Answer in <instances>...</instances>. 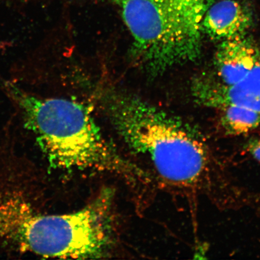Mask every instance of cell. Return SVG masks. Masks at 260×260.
I'll return each instance as SVG.
<instances>
[{"instance_id":"cell-8","label":"cell","mask_w":260,"mask_h":260,"mask_svg":"<svg viewBox=\"0 0 260 260\" xmlns=\"http://www.w3.org/2000/svg\"><path fill=\"white\" fill-rule=\"evenodd\" d=\"M220 110L222 111V125L228 134H246L260 124L259 114L246 107L231 105Z\"/></svg>"},{"instance_id":"cell-5","label":"cell","mask_w":260,"mask_h":260,"mask_svg":"<svg viewBox=\"0 0 260 260\" xmlns=\"http://www.w3.org/2000/svg\"><path fill=\"white\" fill-rule=\"evenodd\" d=\"M193 92L197 102L203 106L220 109L227 105H237L260 115V60L237 83L225 85L212 78H206L196 81Z\"/></svg>"},{"instance_id":"cell-3","label":"cell","mask_w":260,"mask_h":260,"mask_svg":"<svg viewBox=\"0 0 260 260\" xmlns=\"http://www.w3.org/2000/svg\"><path fill=\"white\" fill-rule=\"evenodd\" d=\"M214 0H121L136 62L156 76L194 61L202 50L204 16Z\"/></svg>"},{"instance_id":"cell-7","label":"cell","mask_w":260,"mask_h":260,"mask_svg":"<svg viewBox=\"0 0 260 260\" xmlns=\"http://www.w3.org/2000/svg\"><path fill=\"white\" fill-rule=\"evenodd\" d=\"M253 22L251 11L237 0L214 2L203 20V34L211 40L222 42L245 35Z\"/></svg>"},{"instance_id":"cell-6","label":"cell","mask_w":260,"mask_h":260,"mask_svg":"<svg viewBox=\"0 0 260 260\" xmlns=\"http://www.w3.org/2000/svg\"><path fill=\"white\" fill-rule=\"evenodd\" d=\"M260 60V51L247 34L220 42L214 57L216 79L232 85L247 76Z\"/></svg>"},{"instance_id":"cell-9","label":"cell","mask_w":260,"mask_h":260,"mask_svg":"<svg viewBox=\"0 0 260 260\" xmlns=\"http://www.w3.org/2000/svg\"><path fill=\"white\" fill-rule=\"evenodd\" d=\"M246 149L255 160L260 162V139L250 141L247 145Z\"/></svg>"},{"instance_id":"cell-1","label":"cell","mask_w":260,"mask_h":260,"mask_svg":"<svg viewBox=\"0 0 260 260\" xmlns=\"http://www.w3.org/2000/svg\"><path fill=\"white\" fill-rule=\"evenodd\" d=\"M5 86L52 167L109 172L131 180L144 176L106 141L84 104L65 99H42L11 83Z\"/></svg>"},{"instance_id":"cell-4","label":"cell","mask_w":260,"mask_h":260,"mask_svg":"<svg viewBox=\"0 0 260 260\" xmlns=\"http://www.w3.org/2000/svg\"><path fill=\"white\" fill-rule=\"evenodd\" d=\"M111 197L105 193L77 212L38 214L31 252L46 257H102L112 245Z\"/></svg>"},{"instance_id":"cell-2","label":"cell","mask_w":260,"mask_h":260,"mask_svg":"<svg viewBox=\"0 0 260 260\" xmlns=\"http://www.w3.org/2000/svg\"><path fill=\"white\" fill-rule=\"evenodd\" d=\"M106 102L117 132L130 148L150 160L165 183L180 189L202 183L209 171V154L178 122L129 94H110Z\"/></svg>"}]
</instances>
